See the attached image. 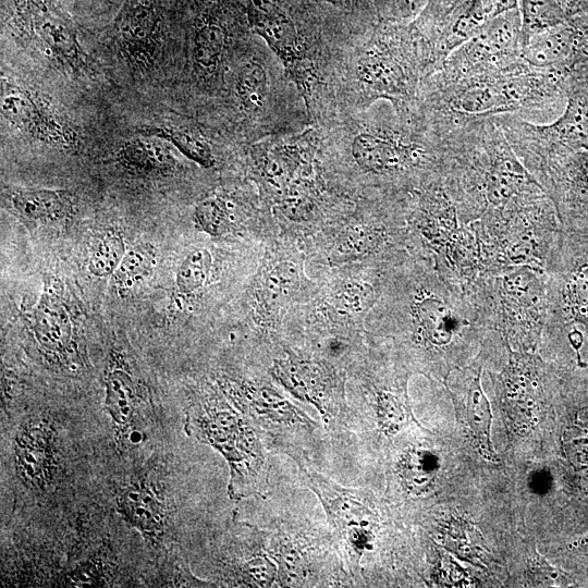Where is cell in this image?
I'll return each mask as SVG.
<instances>
[{
  "mask_svg": "<svg viewBox=\"0 0 588 588\" xmlns=\"http://www.w3.org/2000/svg\"><path fill=\"white\" fill-rule=\"evenodd\" d=\"M438 137L443 186L462 224L478 237L549 198L493 119L468 122Z\"/></svg>",
  "mask_w": 588,
  "mask_h": 588,
  "instance_id": "1",
  "label": "cell"
},
{
  "mask_svg": "<svg viewBox=\"0 0 588 588\" xmlns=\"http://www.w3.org/2000/svg\"><path fill=\"white\" fill-rule=\"evenodd\" d=\"M567 76L535 69L519 57L450 82L425 77L419 88L418 115L436 136L468 122L507 114L549 123L566 106Z\"/></svg>",
  "mask_w": 588,
  "mask_h": 588,
  "instance_id": "2",
  "label": "cell"
},
{
  "mask_svg": "<svg viewBox=\"0 0 588 588\" xmlns=\"http://www.w3.org/2000/svg\"><path fill=\"white\" fill-rule=\"evenodd\" d=\"M491 338L506 351L535 353L546 321L544 271L528 266L480 272L467 292Z\"/></svg>",
  "mask_w": 588,
  "mask_h": 588,
  "instance_id": "3",
  "label": "cell"
},
{
  "mask_svg": "<svg viewBox=\"0 0 588 588\" xmlns=\"http://www.w3.org/2000/svg\"><path fill=\"white\" fill-rule=\"evenodd\" d=\"M547 309L541 340L588 341V233L560 229L544 264ZM584 347V346H583Z\"/></svg>",
  "mask_w": 588,
  "mask_h": 588,
  "instance_id": "4",
  "label": "cell"
},
{
  "mask_svg": "<svg viewBox=\"0 0 588 588\" xmlns=\"http://www.w3.org/2000/svg\"><path fill=\"white\" fill-rule=\"evenodd\" d=\"M186 431L219 451L230 467L233 499L264 494L267 466L261 442L248 420L223 402L199 404L186 416Z\"/></svg>",
  "mask_w": 588,
  "mask_h": 588,
  "instance_id": "5",
  "label": "cell"
},
{
  "mask_svg": "<svg viewBox=\"0 0 588 588\" xmlns=\"http://www.w3.org/2000/svg\"><path fill=\"white\" fill-rule=\"evenodd\" d=\"M493 121L537 182L563 159L588 150V91L568 76L567 102L555 120L532 123L507 114Z\"/></svg>",
  "mask_w": 588,
  "mask_h": 588,
  "instance_id": "6",
  "label": "cell"
},
{
  "mask_svg": "<svg viewBox=\"0 0 588 588\" xmlns=\"http://www.w3.org/2000/svg\"><path fill=\"white\" fill-rule=\"evenodd\" d=\"M5 26L21 45L59 70L74 76L88 70L77 27L54 0H8Z\"/></svg>",
  "mask_w": 588,
  "mask_h": 588,
  "instance_id": "7",
  "label": "cell"
},
{
  "mask_svg": "<svg viewBox=\"0 0 588 588\" xmlns=\"http://www.w3.org/2000/svg\"><path fill=\"white\" fill-rule=\"evenodd\" d=\"M517 8L518 0H429L415 27L427 58V76L490 21Z\"/></svg>",
  "mask_w": 588,
  "mask_h": 588,
  "instance_id": "8",
  "label": "cell"
},
{
  "mask_svg": "<svg viewBox=\"0 0 588 588\" xmlns=\"http://www.w3.org/2000/svg\"><path fill=\"white\" fill-rule=\"evenodd\" d=\"M2 118L23 135L37 142L74 149L81 136L75 125L37 91L1 76Z\"/></svg>",
  "mask_w": 588,
  "mask_h": 588,
  "instance_id": "9",
  "label": "cell"
},
{
  "mask_svg": "<svg viewBox=\"0 0 588 588\" xmlns=\"http://www.w3.org/2000/svg\"><path fill=\"white\" fill-rule=\"evenodd\" d=\"M171 21L167 0H124L112 35L125 61L135 70L157 62Z\"/></svg>",
  "mask_w": 588,
  "mask_h": 588,
  "instance_id": "10",
  "label": "cell"
},
{
  "mask_svg": "<svg viewBox=\"0 0 588 588\" xmlns=\"http://www.w3.org/2000/svg\"><path fill=\"white\" fill-rule=\"evenodd\" d=\"M299 464L309 487L326 509L330 524L344 540L347 553L356 565L364 552L371 548L378 529L377 514L356 489L340 487L304 463Z\"/></svg>",
  "mask_w": 588,
  "mask_h": 588,
  "instance_id": "11",
  "label": "cell"
},
{
  "mask_svg": "<svg viewBox=\"0 0 588 588\" xmlns=\"http://www.w3.org/2000/svg\"><path fill=\"white\" fill-rule=\"evenodd\" d=\"M503 412L514 422L530 426L546 402V369L538 354L509 351L501 371H489Z\"/></svg>",
  "mask_w": 588,
  "mask_h": 588,
  "instance_id": "12",
  "label": "cell"
},
{
  "mask_svg": "<svg viewBox=\"0 0 588 588\" xmlns=\"http://www.w3.org/2000/svg\"><path fill=\"white\" fill-rule=\"evenodd\" d=\"M588 50V19L584 13L520 41L519 54L530 66L569 74Z\"/></svg>",
  "mask_w": 588,
  "mask_h": 588,
  "instance_id": "13",
  "label": "cell"
},
{
  "mask_svg": "<svg viewBox=\"0 0 588 588\" xmlns=\"http://www.w3.org/2000/svg\"><path fill=\"white\" fill-rule=\"evenodd\" d=\"M539 184L553 201L561 228L588 233V150L559 162Z\"/></svg>",
  "mask_w": 588,
  "mask_h": 588,
  "instance_id": "14",
  "label": "cell"
},
{
  "mask_svg": "<svg viewBox=\"0 0 588 588\" xmlns=\"http://www.w3.org/2000/svg\"><path fill=\"white\" fill-rule=\"evenodd\" d=\"M274 377L295 396L311 403L323 418H332L340 408L341 384L328 365L308 360H278Z\"/></svg>",
  "mask_w": 588,
  "mask_h": 588,
  "instance_id": "15",
  "label": "cell"
},
{
  "mask_svg": "<svg viewBox=\"0 0 588 588\" xmlns=\"http://www.w3.org/2000/svg\"><path fill=\"white\" fill-rule=\"evenodd\" d=\"M56 436L45 419L27 421L16 433L14 466L24 485L32 489H46L57 469Z\"/></svg>",
  "mask_w": 588,
  "mask_h": 588,
  "instance_id": "16",
  "label": "cell"
},
{
  "mask_svg": "<svg viewBox=\"0 0 588 588\" xmlns=\"http://www.w3.org/2000/svg\"><path fill=\"white\" fill-rule=\"evenodd\" d=\"M481 370L482 359L478 354L470 365L455 368L457 376L453 382L450 381V391L465 407L479 454L490 462H498L490 441L492 415L490 404L481 389Z\"/></svg>",
  "mask_w": 588,
  "mask_h": 588,
  "instance_id": "17",
  "label": "cell"
},
{
  "mask_svg": "<svg viewBox=\"0 0 588 588\" xmlns=\"http://www.w3.org/2000/svg\"><path fill=\"white\" fill-rule=\"evenodd\" d=\"M252 28L262 37L286 63H295L301 54L295 26L286 13L271 0H245Z\"/></svg>",
  "mask_w": 588,
  "mask_h": 588,
  "instance_id": "18",
  "label": "cell"
},
{
  "mask_svg": "<svg viewBox=\"0 0 588 588\" xmlns=\"http://www.w3.org/2000/svg\"><path fill=\"white\" fill-rule=\"evenodd\" d=\"M32 329L38 344L49 354L65 358L75 346L66 305L48 287L34 309Z\"/></svg>",
  "mask_w": 588,
  "mask_h": 588,
  "instance_id": "19",
  "label": "cell"
},
{
  "mask_svg": "<svg viewBox=\"0 0 588 588\" xmlns=\"http://www.w3.org/2000/svg\"><path fill=\"white\" fill-rule=\"evenodd\" d=\"M106 409L121 437L126 436L137 442L140 433L132 427L138 408V393L131 371L118 358L113 360L105 382Z\"/></svg>",
  "mask_w": 588,
  "mask_h": 588,
  "instance_id": "20",
  "label": "cell"
},
{
  "mask_svg": "<svg viewBox=\"0 0 588 588\" xmlns=\"http://www.w3.org/2000/svg\"><path fill=\"white\" fill-rule=\"evenodd\" d=\"M118 511L148 538H158L164 530L166 512L154 487L144 479L127 485L119 494Z\"/></svg>",
  "mask_w": 588,
  "mask_h": 588,
  "instance_id": "21",
  "label": "cell"
},
{
  "mask_svg": "<svg viewBox=\"0 0 588 588\" xmlns=\"http://www.w3.org/2000/svg\"><path fill=\"white\" fill-rule=\"evenodd\" d=\"M14 210L32 222H58L74 215V196L65 189H19L11 196Z\"/></svg>",
  "mask_w": 588,
  "mask_h": 588,
  "instance_id": "22",
  "label": "cell"
},
{
  "mask_svg": "<svg viewBox=\"0 0 588 588\" xmlns=\"http://www.w3.org/2000/svg\"><path fill=\"white\" fill-rule=\"evenodd\" d=\"M522 21L520 41L534 34L565 23L588 12V0H518Z\"/></svg>",
  "mask_w": 588,
  "mask_h": 588,
  "instance_id": "23",
  "label": "cell"
},
{
  "mask_svg": "<svg viewBox=\"0 0 588 588\" xmlns=\"http://www.w3.org/2000/svg\"><path fill=\"white\" fill-rule=\"evenodd\" d=\"M163 142L159 137L140 134L123 143L118 152V160L125 169L139 174L170 170L173 158Z\"/></svg>",
  "mask_w": 588,
  "mask_h": 588,
  "instance_id": "24",
  "label": "cell"
},
{
  "mask_svg": "<svg viewBox=\"0 0 588 588\" xmlns=\"http://www.w3.org/2000/svg\"><path fill=\"white\" fill-rule=\"evenodd\" d=\"M226 30L212 9L204 10L196 19L193 34V59L204 71H213L221 62Z\"/></svg>",
  "mask_w": 588,
  "mask_h": 588,
  "instance_id": "25",
  "label": "cell"
},
{
  "mask_svg": "<svg viewBox=\"0 0 588 588\" xmlns=\"http://www.w3.org/2000/svg\"><path fill=\"white\" fill-rule=\"evenodd\" d=\"M439 468L438 457L424 449H412L403 456L399 474L409 493L421 494L432 487Z\"/></svg>",
  "mask_w": 588,
  "mask_h": 588,
  "instance_id": "26",
  "label": "cell"
},
{
  "mask_svg": "<svg viewBox=\"0 0 588 588\" xmlns=\"http://www.w3.org/2000/svg\"><path fill=\"white\" fill-rule=\"evenodd\" d=\"M140 134L151 135L173 145L181 154L204 168L215 164V158L209 144L200 135L174 127H148Z\"/></svg>",
  "mask_w": 588,
  "mask_h": 588,
  "instance_id": "27",
  "label": "cell"
},
{
  "mask_svg": "<svg viewBox=\"0 0 588 588\" xmlns=\"http://www.w3.org/2000/svg\"><path fill=\"white\" fill-rule=\"evenodd\" d=\"M235 87L242 107L249 112H258L268 95L266 70L259 62H247L237 74Z\"/></svg>",
  "mask_w": 588,
  "mask_h": 588,
  "instance_id": "28",
  "label": "cell"
},
{
  "mask_svg": "<svg viewBox=\"0 0 588 588\" xmlns=\"http://www.w3.org/2000/svg\"><path fill=\"white\" fill-rule=\"evenodd\" d=\"M248 402L258 417L268 419L273 424L283 426L299 424L307 427L313 425V421L305 414L279 395L271 393V391H258V393L249 397Z\"/></svg>",
  "mask_w": 588,
  "mask_h": 588,
  "instance_id": "29",
  "label": "cell"
},
{
  "mask_svg": "<svg viewBox=\"0 0 588 588\" xmlns=\"http://www.w3.org/2000/svg\"><path fill=\"white\" fill-rule=\"evenodd\" d=\"M126 253L122 236L113 231L103 233L93 247L88 270L96 277H109L119 267Z\"/></svg>",
  "mask_w": 588,
  "mask_h": 588,
  "instance_id": "30",
  "label": "cell"
},
{
  "mask_svg": "<svg viewBox=\"0 0 588 588\" xmlns=\"http://www.w3.org/2000/svg\"><path fill=\"white\" fill-rule=\"evenodd\" d=\"M154 249L148 245H137L126 250L119 267L112 274L120 286H131L152 272Z\"/></svg>",
  "mask_w": 588,
  "mask_h": 588,
  "instance_id": "31",
  "label": "cell"
},
{
  "mask_svg": "<svg viewBox=\"0 0 588 588\" xmlns=\"http://www.w3.org/2000/svg\"><path fill=\"white\" fill-rule=\"evenodd\" d=\"M211 255L205 248L191 252L176 272V286L180 292L189 294L198 290L207 279L211 267Z\"/></svg>",
  "mask_w": 588,
  "mask_h": 588,
  "instance_id": "32",
  "label": "cell"
},
{
  "mask_svg": "<svg viewBox=\"0 0 588 588\" xmlns=\"http://www.w3.org/2000/svg\"><path fill=\"white\" fill-rule=\"evenodd\" d=\"M379 426L387 434L396 433L405 422V408L399 396L381 391L377 397Z\"/></svg>",
  "mask_w": 588,
  "mask_h": 588,
  "instance_id": "33",
  "label": "cell"
},
{
  "mask_svg": "<svg viewBox=\"0 0 588 588\" xmlns=\"http://www.w3.org/2000/svg\"><path fill=\"white\" fill-rule=\"evenodd\" d=\"M195 218L200 228L211 235H220L226 229V210L223 203L217 198L199 203L195 209Z\"/></svg>",
  "mask_w": 588,
  "mask_h": 588,
  "instance_id": "34",
  "label": "cell"
},
{
  "mask_svg": "<svg viewBox=\"0 0 588 588\" xmlns=\"http://www.w3.org/2000/svg\"><path fill=\"white\" fill-rule=\"evenodd\" d=\"M244 573L253 586L267 587L275 579V565L266 556H255L246 563Z\"/></svg>",
  "mask_w": 588,
  "mask_h": 588,
  "instance_id": "35",
  "label": "cell"
},
{
  "mask_svg": "<svg viewBox=\"0 0 588 588\" xmlns=\"http://www.w3.org/2000/svg\"><path fill=\"white\" fill-rule=\"evenodd\" d=\"M568 78L588 91V52L572 70L568 74Z\"/></svg>",
  "mask_w": 588,
  "mask_h": 588,
  "instance_id": "36",
  "label": "cell"
}]
</instances>
